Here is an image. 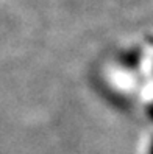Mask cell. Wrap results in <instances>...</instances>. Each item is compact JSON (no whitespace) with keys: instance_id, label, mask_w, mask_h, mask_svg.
Segmentation results:
<instances>
[{"instance_id":"obj_1","label":"cell","mask_w":153,"mask_h":154,"mask_svg":"<svg viewBox=\"0 0 153 154\" xmlns=\"http://www.w3.org/2000/svg\"><path fill=\"white\" fill-rule=\"evenodd\" d=\"M150 154H153V145H151V149H150Z\"/></svg>"}]
</instances>
